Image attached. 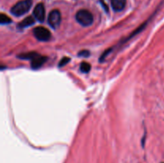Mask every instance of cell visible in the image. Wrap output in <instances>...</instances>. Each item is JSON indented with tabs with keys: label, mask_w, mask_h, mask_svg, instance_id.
<instances>
[{
	"label": "cell",
	"mask_w": 164,
	"mask_h": 163,
	"mask_svg": "<svg viewBox=\"0 0 164 163\" xmlns=\"http://www.w3.org/2000/svg\"><path fill=\"white\" fill-rule=\"evenodd\" d=\"M70 60H71V59H70V58L64 57L63 59H61V61H60V62H59V67H63V66H65V65H67V63L70 62Z\"/></svg>",
	"instance_id": "7c38bea8"
},
{
	"label": "cell",
	"mask_w": 164,
	"mask_h": 163,
	"mask_svg": "<svg viewBox=\"0 0 164 163\" xmlns=\"http://www.w3.org/2000/svg\"><path fill=\"white\" fill-rule=\"evenodd\" d=\"M34 36L41 42H47L51 38V32L43 27H37L33 30Z\"/></svg>",
	"instance_id": "3957f363"
},
{
	"label": "cell",
	"mask_w": 164,
	"mask_h": 163,
	"mask_svg": "<svg viewBox=\"0 0 164 163\" xmlns=\"http://www.w3.org/2000/svg\"><path fill=\"white\" fill-rule=\"evenodd\" d=\"M11 19H10L8 16H7V15H4V14H1V15H0V23H1V24H9V23H11Z\"/></svg>",
	"instance_id": "8fae6325"
},
{
	"label": "cell",
	"mask_w": 164,
	"mask_h": 163,
	"mask_svg": "<svg viewBox=\"0 0 164 163\" xmlns=\"http://www.w3.org/2000/svg\"><path fill=\"white\" fill-rule=\"evenodd\" d=\"M47 59V57H45V56H42V55H38L31 60V67H32L33 69H34V70L40 68L42 65L46 63Z\"/></svg>",
	"instance_id": "8992f818"
},
{
	"label": "cell",
	"mask_w": 164,
	"mask_h": 163,
	"mask_svg": "<svg viewBox=\"0 0 164 163\" xmlns=\"http://www.w3.org/2000/svg\"><path fill=\"white\" fill-rule=\"evenodd\" d=\"M38 54L36 52H28V53H23L21 55H18V58L21 59H30V60H32L35 56H37Z\"/></svg>",
	"instance_id": "9c48e42d"
},
{
	"label": "cell",
	"mask_w": 164,
	"mask_h": 163,
	"mask_svg": "<svg viewBox=\"0 0 164 163\" xmlns=\"http://www.w3.org/2000/svg\"><path fill=\"white\" fill-rule=\"evenodd\" d=\"M91 66L86 62H83L80 64V70L83 73H88L91 70Z\"/></svg>",
	"instance_id": "30bf717a"
},
{
	"label": "cell",
	"mask_w": 164,
	"mask_h": 163,
	"mask_svg": "<svg viewBox=\"0 0 164 163\" xmlns=\"http://www.w3.org/2000/svg\"><path fill=\"white\" fill-rule=\"evenodd\" d=\"M126 0H111V4L115 11H121L126 6Z\"/></svg>",
	"instance_id": "52a82bcc"
},
{
	"label": "cell",
	"mask_w": 164,
	"mask_h": 163,
	"mask_svg": "<svg viewBox=\"0 0 164 163\" xmlns=\"http://www.w3.org/2000/svg\"><path fill=\"white\" fill-rule=\"evenodd\" d=\"M162 163H163V162H162Z\"/></svg>",
	"instance_id": "5bb4252c"
},
{
	"label": "cell",
	"mask_w": 164,
	"mask_h": 163,
	"mask_svg": "<svg viewBox=\"0 0 164 163\" xmlns=\"http://www.w3.org/2000/svg\"><path fill=\"white\" fill-rule=\"evenodd\" d=\"M34 22L35 21H34V17H32V16H28V17L23 19V21L20 22V23L18 24V27L20 29H23L26 28V27H31V26H32V25L34 24Z\"/></svg>",
	"instance_id": "ba28073f"
},
{
	"label": "cell",
	"mask_w": 164,
	"mask_h": 163,
	"mask_svg": "<svg viewBox=\"0 0 164 163\" xmlns=\"http://www.w3.org/2000/svg\"><path fill=\"white\" fill-rule=\"evenodd\" d=\"M34 17L38 20V22L42 23L45 19V7H44V5L42 3H38L37 4L35 7L34 9Z\"/></svg>",
	"instance_id": "5b68a950"
},
{
	"label": "cell",
	"mask_w": 164,
	"mask_h": 163,
	"mask_svg": "<svg viewBox=\"0 0 164 163\" xmlns=\"http://www.w3.org/2000/svg\"><path fill=\"white\" fill-rule=\"evenodd\" d=\"M75 19L82 27H89L93 23V15L87 10H79L75 15Z\"/></svg>",
	"instance_id": "7a4b0ae2"
},
{
	"label": "cell",
	"mask_w": 164,
	"mask_h": 163,
	"mask_svg": "<svg viewBox=\"0 0 164 163\" xmlns=\"http://www.w3.org/2000/svg\"><path fill=\"white\" fill-rule=\"evenodd\" d=\"M90 55V52L86 51V50H83L81 51L80 52H78V56L79 57H88Z\"/></svg>",
	"instance_id": "4fadbf2b"
},
{
	"label": "cell",
	"mask_w": 164,
	"mask_h": 163,
	"mask_svg": "<svg viewBox=\"0 0 164 163\" xmlns=\"http://www.w3.org/2000/svg\"><path fill=\"white\" fill-rule=\"evenodd\" d=\"M32 6V0H22L12 7L11 12L16 17H19L29 11Z\"/></svg>",
	"instance_id": "6da1fadb"
},
{
	"label": "cell",
	"mask_w": 164,
	"mask_h": 163,
	"mask_svg": "<svg viewBox=\"0 0 164 163\" xmlns=\"http://www.w3.org/2000/svg\"><path fill=\"white\" fill-rule=\"evenodd\" d=\"M48 24L53 29H57L61 23V14L59 10H53L49 14L47 19Z\"/></svg>",
	"instance_id": "277c9868"
}]
</instances>
